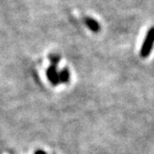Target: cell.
Here are the masks:
<instances>
[{
	"instance_id": "cell-4",
	"label": "cell",
	"mask_w": 154,
	"mask_h": 154,
	"mask_svg": "<svg viewBox=\"0 0 154 154\" xmlns=\"http://www.w3.org/2000/svg\"><path fill=\"white\" fill-rule=\"evenodd\" d=\"M59 77H60V82L66 84L68 83L70 80V72L68 71L67 68H64L59 72Z\"/></svg>"
},
{
	"instance_id": "cell-2",
	"label": "cell",
	"mask_w": 154,
	"mask_h": 154,
	"mask_svg": "<svg viewBox=\"0 0 154 154\" xmlns=\"http://www.w3.org/2000/svg\"><path fill=\"white\" fill-rule=\"evenodd\" d=\"M47 76H48L49 82L54 86H57L60 83V77H59V72H57V66L51 65L50 67H48L47 70Z\"/></svg>"
},
{
	"instance_id": "cell-6",
	"label": "cell",
	"mask_w": 154,
	"mask_h": 154,
	"mask_svg": "<svg viewBox=\"0 0 154 154\" xmlns=\"http://www.w3.org/2000/svg\"><path fill=\"white\" fill-rule=\"evenodd\" d=\"M35 154H47L45 151L44 150H41V149H38V150H36L35 152Z\"/></svg>"
},
{
	"instance_id": "cell-5",
	"label": "cell",
	"mask_w": 154,
	"mask_h": 154,
	"mask_svg": "<svg viewBox=\"0 0 154 154\" xmlns=\"http://www.w3.org/2000/svg\"><path fill=\"white\" fill-rule=\"evenodd\" d=\"M49 60L51 61L52 65L57 66V64H58V63H59V61H60V56H58V55L51 54L50 56H49Z\"/></svg>"
},
{
	"instance_id": "cell-3",
	"label": "cell",
	"mask_w": 154,
	"mask_h": 154,
	"mask_svg": "<svg viewBox=\"0 0 154 154\" xmlns=\"http://www.w3.org/2000/svg\"><path fill=\"white\" fill-rule=\"evenodd\" d=\"M84 20H85L86 26L88 27L92 32H98L100 31V23H98L96 20H94V19H92L90 17H85Z\"/></svg>"
},
{
	"instance_id": "cell-1",
	"label": "cell",
	"mask_w": 154,
	"mask_h": 154,
	"mask_svg": "<svg viewBox=\"0 0 154 154\" xmlns=\"http://www.w3.org/2000/svg\"><path fill=\"white\" fill-rule=\"evenodd\" d=\"M154 46V27H151L148 34L146 35V38L142 44L141 50H140V56L142 58H147L150 54L152 48Z\"/></svg>"
}]
</instances>
